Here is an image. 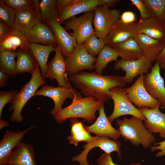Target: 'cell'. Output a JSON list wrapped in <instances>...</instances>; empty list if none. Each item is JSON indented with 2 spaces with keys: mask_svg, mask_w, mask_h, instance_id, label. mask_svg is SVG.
Returning <instances> with one entry per match:
<instances>
[{
  "mask_svg": "<svg viewBox=\"0 0 165 165\" xmlns=\"http://www.w3.org/2000/svg\"><path fill=\"white\" fill-rule=\"evenodd\" d=\"M144 74L140 75L132 86L124 88L127 97L139 108L160 107L159 101L152 97L146 90L144 84Z\"/></svg>",
  "mask_w": 165,
  "mask_h": 165,
  "instance_id": "9c48e42d",
  "label": "cell"
},
{
  "mask_svg": "<svg viewBox=\"0 0 165 165\" xmlns=\"http://www.w3.org/2000/svg\"><path fill=\"white\" fill-rule=\"evenodd\" d=\"M154 146L150 147L152 151L159 150L156 155V157L162 156L165 155V140L161 142L155 143Z\"/></svg>",
  "mask_w": 165,
  "mask_h": 165,
  "instance_id": "b9f144b4",
  "label": "cell"
},
{
  "mask_svg": "<svg viewBox=\"0 0 165 165\" xmlns=\"http://www.w3.org/2000/svg\"><path fill=\"white\" fill-rule=\"evenodd\" d=\"M29 49L40 68L44 79L46 78L47 61L51 53L54 51V46L30 43Z\"/></svg>",
  "mask_w": 165,
  "mask_h": 165,
  "instance_id": "83f0119b",
  "label": "cell"
},
{
  "mask_svg": "<svg viewBox=\"0 0 165 165\" xmlns=\"http://www.w3.org/2000/svg\"><path fill=\"white\" fill-rule=\"evenodd\" d=\"M134 23L126 24L120 19L118 20L113 25L105 39L106 45L113 48L119 43L134 38L137 34Z\"/></svg>",
  "mask_w": 165,
  "mask_h": 165,
  "instance_id": "e0dca14e",
  "label": "cell"
},
{
  "mask_svg": "<svg viewBox=\"0 0 165 165\" xmlns=\"http://www.w3.org/2000/svg\"><path fill=\"white\" fill-rule=\"evenodd\" d=\"M97 165H118L113 163L110 154L105 152L97 161ZM130 165H141V163L131 164Z\"/></svg>",
  "mask_w": 165,
  "mask_h": 165,
  "instance_id": "ab89813d",
  "label": "cell"
},
{
  "mask_svg": "<svg viewBox=\"0 0 165 165\" xmlns=\"http://www.w3.org/2000/svg\"><path fill=\"white\" fill-rule=\"evenodd\" d=\"M18 93V91L16 90L0 91V119H1L2 110L5 105L8 103H12L15 99Z\"/></svg>",
  "mask_w": 165,
  "mask_h": 165,
  "instance_id": "74e56055",
  "label": "cell"
},
{
  "mask_svg": "<svg viewBox=\"0 0 165 165\" xmlns=\"http://www.w3.org/2000/svg\"><path fill=\"white\" fill-rule=\"evenodd\" d=\"M73 88H68L58 86L55 87L51 85H44L37 90L35 96H42L51 98L54 102L53 108L50 113L53 116L62 109V106L66 99L72 100L74 97Z\"/></svg>",
  "mask_w": 165,
  "mask_h": 165,
  "instance_id": "9a60e30c",
  "label": "cell"
},
{
  "mask_svg": "<svg viewBox=\"0 0 165 165\" xmlns=\"http://www.w3.org/2000/svg\"><path fill=\"white\" fill-rule=\"evenodd\" d=\"M98 6L109 8L113 7L117 2L122 1L120 0H98Z\"/></svg>",
  "mask_w": 165,
  "mask_h": 165,
  "instance_id": "7bdbcfd3",
  "label": "cell"
},
{
  "mask_svg": "<svg viewBox=\"0 0 165 165\" xmlns=\"http://www.w3.org/2000/svg\"><path fill=\"white\" fill-rule=\"evenodd\" d=\"M113 48L119 57L124 60H136L144 56L138 44L134 38L119 43Z\"/></svg>",
  "mask_w": 165,
  "mask_h": 165,
  "instance_id": "4316f807",
  "label": "cell"
},
{
  "mask_svg": "<svg viewBox=\"0 0 165 165\" xmlns=\"http://www.w3.org/2000/svg\"><path fill=\"white\" fill-rule=\"evenodd\" d=\"M138 33L145 34L153 38L165 40V24L151 16L134 23Z\"/></svg>",
  "mask_w": 165,
  "mask_h": 165,
  "instance_id": "44dd1931",
  "label": "cell"
},
{
  "mask_svg": "<svg viewBox=\"0 0 165 165\" xmlns=\"http://www.w3.org/2000/svg\"><path fill=\"white\" fill-rule=\"evenodd\" d=\"M119 57L118 54L113 48L105 45L97 58L95 64V72L99 75H103V71L106 68L107 64L112 61L117 62Z\"/></svg>",
  "mask_w": 165,
  "mask_h": 165,
  "instance_id": "1f68e13d",
  "label": "cell"
},
{
  "mask_svg": "<svg viewBox=\"0 0 165 165\" xmlns=\"http://www.w3.org/2000/svg\"><path fill=\"white\" fill-rule=\"evenodd\" d=\"M72 90L74 97L72 103L53 116L55 120L61 124L68 119L80 118L89 123H92L96 119V112L104 105V103L92 97H82L74 88Z\"/></svg>",
  "mask_w": 165,
  "mask_h": 165,
  "instance_id": "7a4b0ae2",
  "label": "cell"
},
{
  "mask_svg": "<svg viewBox=\"0 0 165 165\" xmlns=\"http://www.w3.org/2000/svg\"><path fill=\"white\" fill-rule=\"evenodd\" d=\"M2 1L6 5L16 11L35 7L33 0H2Z\"/></svg>",
  "mask_w": 165,
  "mask_h": 165,
  "instance_id": "8d00e7d4",
  "label": "cell"
},
{
  "mask_svg": "<svg viewBox=\"0 0 165 165\" xmlns=\"http://www.w3.org/2000/svg\"><path fill=\"white\" fill-rule=\"evenodd\" d=\"M82 44L88 53L95 57L106 45L105 39L99 38L95 33L88 38Z\"/></svg>",
  "mask_w": 165,
  "mask_h": 165,
  "instance_id": "e575fe53",
  "label": "cell"
},
{
  "mask_svg": "<svg viewBox=\"0 0 165 165\" xmlns=\"http://www.w3.org/2000/svg\"><path fill=\"white\" fill-rule=\"evenodd\" d=\"M94 13L93 23L95 34L99 38L105 39L113 25L119 19L120 11L98 6Z\"/></svg>",
  "mask_w": 165,
  "mask_h": 165,
  "instance_id": "52a82bcc",
  "label": "cell"
},
{
  "mask_svg": "<svg viewBox=\"0 0 165 165\" xmlns=\"http://www.w3.org/2000/svg\"><path fill=\"white\" fill-rule=\"evenodd\" d=\"M35 126L32 125L23 130L16 131L7 130L0 141V165H7L13 149L22 142L26 133Z\"/></svg>",
  "mask_w": 165,
  "mask_h": 165,
  "instance_id": "5bb4252c",
  "label": "cell"
},
{
  "mask_svg": "<svg viewBox=\"0 0 165 165\" xmlns=\"http://www.w3.org/2000/svg\"><path fill=\"white\" fill-rule=\"evenodd\" d=\"M10 77L0 70V87L2 88L7 84Z\"/></svg>",
  "mask_w": 165,
  "mask_h": 165,
  "instance_id": "7dc6e473",
  "label": "cell"
},
{
  "mask_svg": "<svg viewBox=\"0 0 165 165\" xmlns=\"http://www.w3.org/2000/svg\"><path fill=\"white\" fill-rule=\"evenodd\" d=\"M31 75L30 80L21 88L9 107V110L13 111L10 118L12 122L19 123L22 121L21 112L24 105L32 97L35 96L38 88L46 83L38 63L35 71Z\"/></svg>",
  "mask_w": 165,
  "mask_h": 165,
  "instance_id": "277c9868",
  "label": "cell"
},
{
  "mask_svg": "<svg viewBox=\"0 0 165 165\" xmlns=\"http://www.w3.org/2000/svg\"><path fill=\"white\" fill-rule=\"evenodd\" d=\"M67 76L73 75L85 69H95V64L97 58L86 50L83 44H78L77 47L69 56L65 58Z\"/></svg>",
  "mask_w": 165,
  "mask_h": 165,
  "instance_id": "ba28073f",
  "label": "cell"
},
{
  "mask_svg": "<svg viewBox=\"0 0 165 165\" xmlns=\"http://www.w3.org/2000/svg\"><path fill=\"white\" fill-rule=\"evenodd\" d=\"M94 14V11L86 12L79 17H72L64 22L66 30H72L70 35L75 38L78 44H82L95 33L92 25Z\"/></svg>",
  "mask_w": 165,
  "mask_h": 165,
  "instance_id": "8992f818",
  "label": "cell"
},
{
  "mask_svg": "<svg viewBox=\"0 0 165 165\" xmlns=\"http://www.w3.org/2000/svg\"><path fill=\"white\" fill-rule=\"evenodd\" d=\"M39 8L40 20L46 23L57 17L56 0H42L40 1Z\"/></svg>",
  "mask_w": 165,
  "mask_h": 165,
  "instance_id": "d6a6232c",
  "label": "cell"
},
{
  "mask_svg": "<svg viewBox=\"0 0 165 165\" xmlns=\"http://www.w3.org/2000/svg\"><path fill=\"white\" fill-rule=\"evenodd\" d=\"M68 79L85 97H92L104 103L111 99L109 94L111 89L118 86L124 87L127 84L123 77L103 75L95 72L82 71L68 76Z\"/></svg>",
  "mask_w": 165,
  "mask_h": 165,
  "instance_id": "6da1fadb",
  "label": "cell"
},
{
  "mask_svg": "<svg viewBox=\"0 0 165 165\" xmlns=\"http://www.w3.org/2000/svg\"><path fill=\"white\" fill-rule=\"evenodd\" d=\"M16 11L0 1V19L9 27L13 28L15 23Z\"/></svg>",
  "mask_w": 165,
  "mask_h": 165,
  "instance_id": "d590c367",
  "label": "cell"
},
{
  "mask_svg": "<svg viewBox=\"0 0 165 165\" xmlns=\"http://www.w3.org/2000/svg\"><path fill=\"white\" fill-rule=\"evenodd\" d=\"M7 165H36L33 146L21 142L12 152Z\"/></svg>",
  "mask_w": 165,
  "mask_h": 165,
  "instance_id": "d4e9b609",
  "label": "cell"
},
{
  "mask_svg": "<svg viewBox=\"0 0 165 165\" xmlns=\"http://www.w3.org/2000/svg\"><path fill=\"white\" fill-rule=\"evenodd\" d=\"M151 16L165 24V0H143Z\"/></svg>",
  "mask_w": 165,
  "mask_h": 165,
  "instance_id": "836d02e7",
  "label": "cell"
},
{
  "mask_svg": "<svg viewBox=\"0 0 165 165\" xmlns=\"http://www.w3.org/2000/svg\"><path fill=\"white\" fill-rule=\"evenodd\" d=\"M130 2L137 8L139 12L140 20H145L151 16L143 0H130Z\"/></svg>",
  "mask_w": 165,
  "mask_h": 165,
  "instance_id": "f35d334b",
  "label": "cell"
},
{
  "mask_svg": "<svg viewBox=\"0 0 165 165\" xmlns=\"http://www.w3.org/2000/svg\"><path fill=\"white\" fill-rule=\"evenodd\" d=\"M27 38L19 31L13 29L0 39V50L15 51L19 48H28L30 45Z\"/></svg>",
  "mask_w": 165,
  "mask_h": 165,
  "instance_id": "484cf974",
  "label": "cell"
},
{
  "mask_svg": "<svg viewBox=\"0 0 165 165\" xmlns=\"http://www.w3.org/2000/svg\"><path fill=\"white\" fill-rule=\"evenodd\" d=\"M30 43H41L55 46L57 44L53 32L48 25L40 21L36 24L26 36Z\"/></svg>",
  "mask_w": 165,
  "mask_h": 165,
  "instance_id": "cb8c5ba5",
  "label": "cell"
},
{
  "mask_svg": "<svg viewBox=\"0 0 165 165\" xmlns=\"http://www.w3.org/2000/svg\"><path fill=\"white\" fill-rule=\"evenodd\" d=\"M134 38L144 56L152 62H156L165 46V40L155 39L143 33L137 34Z\"/></svg>",
  "mask_w": 165,
  "mask_h": 165,
  "instance_id": "ffe728a7",
  "label": "cell"
},
{
  "mask_svg": "<svg viewBox=\"0 0 165 165\" xmlns=\"http://www.w3.org/2000/svg\"><path fill=\"white\" fill-rule=\"evenodd\" d=\"M120 20L126 24H132L136 20V16L133 12L127 11L124 12L121 15Z\"/></svg>",
  "mask_w": 165,
  "mask_h": 165,
  "instance_id": "60d3db41",
  "label": "cell"
},
{
  "mask_svg": "<svg viewBox=\"0 0 165 165\" xmlns=\"http://www.w3.org/2000/svg\"><path fill=\"white\" fill-rule=\"evenodd\" d=\"M99 115L96 120L92 125H85L86 130L90 133L95 134L97 136H105L116 141L121 137L120 132L112 125L105 115L103 105L99 109Z\"/></svg>",
  "mask_w": 165,
  "mask_h": 165,
  "instance_id": "d6986e66",
  "label": "cell"
},
{
  "mask_svg": "<svg viewBox=\"0 0 165 165\" xmlns=\"http://www.w3.org/2000/svg\"><path fill=\"white\" fill-rule=\"evenodd\" d=\"M109 94L114 103L112 114L108 117L111 123L121 116L130 115L138 117L145 121L146 119L139 108L135 107L127 97L124 88L120 86L112 88Z\"/></svg>",
  "mask_w": 165,
  "mask_h": 165,
  "instance_id": "5b68a950",
  "label": "cell"
},
{
  "mask_svg": "<svg viewBox=\"0 0 165 165\" xmlns=\"http://www.w3.org/2000/svg\"><path fill=\"white\" fill-rule=\"evenodd\" d=\"M74 0H57L56 5L58 11L59 12L72 3Z\"/></svg>",
  "mask_w": 165,
  "mask_h": 165,
  "instance_id": "ee69618b",
  "label": "cell"
},
{
  "mask_svg": "<svg viewBox=\"0 0 165 165\" xmlns=\"http://www.w3.org/2000/svg\"><path fill=\"white\" fill-rule=\"evenodd\" d=\"M9 125V122L4 120L2 119H0V129L1 130L3 128L6 127Z\"/></svg>",
  "mask_w": 165,
  "mask_h": 165,
  "instance_id": "c3c4849f",
  "label": "cell"
},
{
  "mask_svg": "<svg viewBox=\"0 0 165 165\" xmlns=\"http://www.w3.org/2000/svg\"><path fill=\"white\" fill-rule=\"evenodd\" d=\"M160 107L139 109L145 118L144 124L146 129L151 133H159L161 138L165 139V113L160 111Z\"/></svg>",
  "mask_w": 165,
  "mask_h": 165,
  "instance_id": "ac0fdd59",
  "label": "cell"
},
{
  "mask_svg": "<svg viewBox=\"0 0 165 165\" xmlns=\"http://www.w3.org/2000/svg\"><path fill=\"white\" fill-rule=\"evenodd\" d=\"M13 28H11L3 22L0 21V39L9 33Z\"/></svg>",
  "mask_w": 165,
  "mask_h": 165,
  "instance_id": "f6af8a7d",
  "label": "cell"
},
{
  "mask_svg": "<svg viewBox=\"0 0 165 165\" xmlns=\"http://www.w3.org/2000/svg\"><path fill=\"white\" fill-rule=\"evenodd\" d=\"M160 69L159 64L156 61L150 72L144 75L143 82L149 94L159 101L161 108L165 109L164 80L160 74Z\"/></svg>",
  "mask_w": 165,
  "mask_h": 165,
  "instance_id": "8fae6325",
  "label": "cell"
},
{
  "mask_svg": "<svg viewBox=\"0 0 165 165\" xmlns=\"http://www.w3.org/2000/svg\"><path fill=\"white\" fill-rule=\"evenodd\" d=\"M16 53L17 74L28 72L32 74L37 62L28 48H19Z\"/></svg>",
  "mask_w": 165,
  "mask_h": 165,
  "instance_id": "f1b7e54d",
  "label": "cell"
},
{
  "mask_svg": "<svg viewBox=\"0 0 165 165\" xmlns=\"http://www.w3.org/2000/svg\"><path fill=\"white\" fill-rule=\"evenodd\" d=\"M95 147H99L108 154L116 152L119 158H121L120 144L119 141L110 139L105 136H97L90 142L86 143L83 146L84 149L79 154L72 157V161H77L79 165H90L87 161V156L90 150Z\"/></svg>",
  "mask_w": 165,
  "mask_h": 165,
  "instance_id": "30bf717a",
  "label": "cell"
},
{
  "mask_svg": "<svg viewBox=\"0 0 165 165\" xmlns=\"http://www.w3.org/2000/svg\"><path fill=\"white\" fill-rule=\"evenodd\" d=\"M152 67V62L144 56L136 60L121 59L115 63L113 68L115 71L121 70L125 72L124 80L127 83H131L137 76L148 74Z\"/></svg>",
  "mask_w": 165,
  "mask_h": 165,
  "instance_id": "7c38bea8",
  "label": "cell"
},
{
  "mask_svg": "<svg viewBox=\"0 0 165 165\" xmlns=\"http://www.w3.org/2000/svg\"><path fill=\"white\" fill-rule=\"evenodd\" d=\"M116 122L121 135L134 145L138 146L141 144L147 149L155 143V138L141 119L134 116L130 118L124 117L123 119H116Z\"/></svg>",
  "mask_w": 165,
  "mask_h": 165,
  "instance_id": "3957f363",
  "label": "cell"
},
{
  "mask_svg": "<svg viewBox=\"0 0 165 165\" xmlns=\"http://www.w3.org/2000/svg\"><path fill=\"white\" fill-rule=\"evenodd\" d=\"M52 30L57 44L65 57L71 54L78 43L75 38L68 34L62 26L56 17L46 23Z\"/></svg>",
  "mask_w": 165,
  "mask_h": 165,
  "instance_id": "2e32d148",
  "label": "cell"
},
{
  "mask_svg": "<svg viewBox=\"0 0 165 165\" xmlns=\"http://www.w3.org/2000/svg\"><path fill=\"white\" fill-rule=\"evenodd\" d=\"M54 48V56L47 64L46 78L51 80H56L58 86L72 88L66 74L65 58L58 46L55 45Z\"/></svg>",
  "mask_w": 165,
  "mask_h": 165,
  "instance_id": "4fadbf2b",
  "label": "cell"
},
{
  "mask_svg": "<svg viewBox=\"0 0 165 165\" xmlns=\"http://www.w3.org/2000/svg\"><path fill=\"white\" fill-rule=\"evenodd\" d=\"M98 6V0H74L70 5L58 12L57 19L61 24L81 13L94 11Z\"/></svg>",
  "mask_w": 165,
  "mask_h": 165,
  "instance_id": "7402d4cb",
  "label": "cell"
},
{
  "mask_svg": "<svg viewBox=\"0 0 165 165\" xmlns=\"http://www.w3.org/2000/svg\"><path fill=\"white\" fill-rule=\"evenodd\" d=\"M16 51L9 50H0V70L13 78L16 73Z\"/></svg>",
  "mask_w": 165,
  "mask_h": 165,
  "instance_id": "4dcf8cb0",
  "label": "cell"
},
{
  "mask_svg": "<svg viewBox=\"0 0 165 165\" xmlns=\"http://www.w3.org/2000/svg\"><path fill=\"white\" fill-rule=\"evenodd\" d=\"M40 21L35 7L16 11L13 29L19 31L26 36L32 28Z\"/></svg>",
  "mask_w": 165,
  "mask_h": 165,
  "instance_id": "603a6c76",
  "label": "cell"
},
{
  "mask_svg": "<svg viewBox=\"0 0 165 165\" xmlns=\"http://www.w3.org/2000/svg\"><path fill=\"white\" fill-rule=\"evenodd\" d=\"M156 61L159 64L160 68L165 70V46Z\"/></svg>",
  "mask_w": 165,
  "mask_h": 165,
  "instance_id": "bcb514c9",
  "label": "cell"
},
{
  "mask_svg": "<svg viewBox=\"0 0 165 165\" xmlns=\"http://www.w3.org/2000/svg\"><path fill=\"white\" fill-rule=\"evenodd\" d=\"M71 132L68 138V142L75 146L81 141L87 143L92 141L94 138L85 129V125L79 121L77 118L70 119Z\"/></svg>",
  "mask_w": 165,
  "mask_h": 165,
  "instance_id": "f546056e",
  "label": "cell"
}]
</instances>
